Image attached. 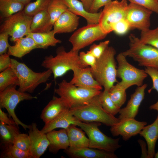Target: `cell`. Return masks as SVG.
<instances>
[{"instance_id":"obj_1","label":"cell","mask_w":158,"mask_h":158,"mask_svg":"<svg viewBox=\"0 0 158 158\" xmlns=\"http://www.w3.org/2000/svg\"><path fill=\"white\" fill-rule=\"evenodd\" d=\"M98 96L85 104L71 108V113L78 120L83 122H99L110 127L115 125L120 119L104 110Z\"/></svg>"},{"instance_id":"obj_2","label":"cell","mask_w":158,"mask_h":158,"mask_svg":"<svg viewBox=\"0 0 158 158\" xmlns=\"http://www.w3.org/2000/svg\"><path fill=\"white\" fill-rule=\"evenodd\" d=\"M79 51L72 49L66 51L61 46L56 49V55L46 56L43 61L42 66L51 71L54 79L61 77L68 71L81 67L79 62Z\"/></svg>"},{"instance_id":"obj_3","label":"cell","mask_w":158,"mask_h":158,"mask_svg":"<svg viewBox=\"0 0 158 158\" xmlns=\"http://www.w3.org/2000/svg\"><path fill=\"white\" fill-rule=\"evenodd\" d=\"M116 54L114 48L109 46L102 56L97 59L95 70H91L93 77L105 90L109 91L115 83L118 82L116 78Z\"/></svg>"},{"instance_id":"obj_4","label":"cell","mask_w":158,"mask_h":158,"mask_svg":"<svg viewBox=\"0 0 158 158\" xmlns=\"http://www.w3.org/2000/svg\"><path fill=\"white\" fill-rule=\"evenodd\" d=\"M129 38V48L122 52L123 55L132 58L140 66L158 70V49L143 43L133 34Z\"/></svg>"},{"instance_id":"obj_5","label":"cell","mask_w":158,"mask_h":158,"mask_svg":"<svg viewBox=\"0 0 158 158\" xmlns=\"http://www.w3.org/2000/svg\"><path fill=\"white\" fill-rule=\"evenodd\" d=\"M10 66L19 79L18 90L22 92L32 93L39 85L46 83L52 74L49 69L42 72H34L24 63L13 59H11Z\"/></svg>"},{"instance_id":"obj_6","label":"cell","mask_w":158,"mask_h":158,"mask_svg":"<svg viewBox=\"0 0 158 158\" xmlns=\"http://www.w3.org/2000/svg\"><path fill=\"white\" fill-rule=\"evenodd\" d=\"M99 122L85 123L78 120L76 125L84 131L88 137L89 147L114 152L121 146L119 143V138H113L104 134L99 129Z\"/></svg>"},{"instance_id":"obj_7","label":"cell","mask_w":158,"mask_h":158,"mask_svg":"<svg viewBox=\"0 0 158 158\" xmlns=\"http://www.w3.org/2000/svg\"><path fill=\"white\" fill-rule=\"evenodd\" d=\"M101 90L85 89L77 87L63 80L58 84L54 92L65 99L71 108L85 104L99 95Z\"/></svg>"},{"instance_id":"obj_8","label":"cell","mask_w":158,"mask_h":158,"mask_svg":"<svg viewBox=\"0 0 158 158\" xmlns=\"http://www.w3.org/2000/svg\"><path fill=\"white\" fill-rule=\"evenodd\" d=\"M126 57L122 52L119 54L116 57L118 63L116 77L121 79L118 83L126 90L134 85L141 86L148 75L145 70L137 68L130 64Z\"/></svg>"},{"instance_id":"obj_9","label":"cell","mask_w":158,"mask_h":158,"mask_svg":"<svg viewBox=\"0 0 158 158\" xmlns=\"http://www.w3.org/2000/svg\"><path fill=\"white\" fill-rule=\"evenodd\" d=\"M16 86L13 85L9 86L0 92V108L6 109L9 117L12 118L16 124L18 126L20 125L26 130L29 128L30 125H26L20 121L16 115L15 109L20 102L36 99L37 97L33 96L27 92L17 90Z\"/></svg>"},{"instance_id":"obj_10","label":"cell","mask_w":158,"mask_h":158,"mask_svg":"<svg viewBox=\"0 0 158 158\" xmlns=\"http://www.w3.org/2000/svg\"><path fill=\"white\" fill-rule=\"evenodd\" d=\"M128 4L127 0L111 1L101 12L98 24L103 32L107 35L113 31L116 23L125 19Z\"/></svg>"},{"instance_id":"obj_11","label":"cell","mask_w":158,"mask_h":158,"mask_svg":"<svg viewBox=\"0 0 158 158\" xmlns=\"http://www.w3.org/2000/svg\"><path fill=\"white\" fill-rule=\"evenodd\" d=\"M33 16L26 14L23 10L6 18L0 26V32H6L11 37L10 40L15 42L30 32Z\"/></svg>"},{"instance_id":"obj_12","label":"cell","mask_w":158,"mask_h":158,"mask_svg":"<svg viewBox=\"0 0 158 158\" xmlns=\"http://www.w3.org/2000/svg\"><path fill=\"white\" fill-rule=\"evenodd\" d=\"M107 34L104 33L99 24H87L76 30L69 39L73 50L79 51L95 41L104 38Z\"/></svg>"},{"instance_id":"obj_13","label":"cell","mask_w":158,"mask_h":158,"mask_svg":"<svg viewBox=\"0 0 158 158\" xmlns=\"http://www.w3.org/2000/svg\"><path fill=\"white\" fill-rule=\"evenodd\" d=\"M152 12L145 8L130 3L128 4L125 19L131 28L144 31L149 29Z\"/></svg>"},{"instance_id":"obj_14","label":"cell","mask_w":158,"mask_h":158,"mask_svg":"<svg viewBox=\"0 0 158 158\" xmlns=\"http://www.w3.org/2000/svg\"><path fill=\"white\" fill-rule=\"evenodd\" d=\"M147 124L145 121H138L135 118H124L111 126L110 130L113 136L120 135L123 140L127 141L139 134Z\"/></svg>"},{"instance_id":"obj_15","label":"cell","mask_w":158,"mask_h":158,"mask_svg":"<svg viewBox=\"0 0 158 158\" xmlns=\"http://www.w3.org/2000/svg\"><path fill=\"white\" fill-rule=\"evenodd\" d=\"M28 135L31 143L30 152L33 158H39L49 145L46 134L39 130L35 123L30 125Z\"/></svg>"},{"instance_id":"obj_16","label":"cell","mask_w":158,"mask_h":158,"mask_svg":"<svg viewBox=\"0 0 158 158\" xmlns=\"http://www.w3.org/2000/svg\"><path fill=\"white\" fill-rule=\"evenodd\" d=\"M72 71L73 77L69 82L71 84L85 89L99 90L102 89V86L93 77L90 67H78Z\"/></svg>"},{"instance_id":"obj_17","label":"cell","mask_w":158,"mask_h":158,"mask_svg":"<svg viewBox=\"0 0 158 158\" xmlns=\"http://www.w3.org/2000/svg\"><path fill=\"white\" fill-rule=\"evenodd\" d=\"M147 85L144 84L138 87L135 92L130 95L126 106L120 109L118 118L120 119L126 118H135L138 114L139 107L144 98L145 90Z\"/></svg>"},{"instance_id":"obj_18","label":"cell","mask_w":158,"mask_h":158,"mask_svg":"<svg viewBox=\"0 0 158 158\" xmlns=\"http://www.w3.org/2000/svg\"><path fill=\"white\" fill-rule=\"evenodd\" d=\"M71 107L64 99L54 96L52 99L43 110L40 118L47 124L51 121L65 111Z\"/></svg>"},{"instance_id":"obj_19","label":"cell","mask_w":158,"mask_h":158,"mask_svg":"<svg viewBox=\"0 0 158 158\" xmlns=\"http://www.w3.org/2000/svg\"><path fill=\"white\" fill-rule=\"evenodd\" d=\"M79 19L78 16L68 9L59 17L54 24L53 30L54 34L73 32L79 25Z\"/></svg>"},{"instance_id":"obj_20","label":"cell","mask_w":158,"mask_h":158,"mask_svg":"<svg viewBox=\"0 0 158 158\" xmlns=\"http://www.w3.org/2000/svg\"><path fill=\"white\" fill-rule=\"evenodd\" d=\"M64 152L71 158H116L114 153L89 147L76 149L68 148Z\"/></svg>"},{"instance_id":"obj_21","label":"cell","mask_w":158,"mask_h":158,"mask_svg":"<svg viewBox=\"0 0 158 158\" xmlns=\"http://www.w3.org/2000/svg\"><path fill=\"white\" fill-rule=\"evenodd\" d=\"M46 135L49 142L48 148L50 152L56 154L60 150H65L69 148V142L66 129L53 130Z\"/></svg>"},{"instance_id":"obj_22","label":"cell","mask_w":158,"mask_h":158,"mask_svg":"<svg viewBox=\"0 0 158 158\" xmlns=\"http://www.w3.org/2000/svg\"><path fill=\"white\" fill-rule=\"evenodd\" d=\"M14 45H9L8 53L19 58H21L33 50L39 49L34 40L31 37L25 36L17 39Z\"/></svg>"},{"instance_id":"obj_23","label":"cell","mask_w":158,"mask_h":158,"mask_svg":"<svg viewBox=\"0 0 158 158\" xmlns=\"http://www.w3.org/2000/svg\"><path fill=\"white\" fill-rule=\"evenodd\" d=\"M70 109L65 111L54 120L45 124L41 131L46 134L57 128L66 129L71 125H76L78 120L71 113Z\"/></svg>"},{"instance_id":"obj_24","label":"cell","mask_w":158,"mask_h":158,"mask_svg":"<svg viewBox=\"0 0 158 158\" xmlns=\"http://www.w3.org/2000/svg\"><path fill=\"white\" fill-rule=\"evenodd\" d=\"M139 134L144 138L146 142L148 158L154 157L156 143L158 139V114L153 122L145 126Z\"/></svg>"},{"instance_id":"obj_25","label":"cell","mask_w":158,"mask_h":158,"mask_svg":"<svg viewBox=\"0 0 158 158\" xmlns=\"http://www.w3.org/2000/svg\"><path fill=\"white\" fill-rule=\"evenodd\" d=\"M68 9L75 14L84 18L87 24H98L101 12L92 13L87 11L82 3L78 0H62Z\"/></svg>"},{"instance_id":"obj_26","label":"cell","mask_w":158,"mask_h":158,"mask_svg":"<svg viewBox=\"0 0 158 158\" xmlns=\"http://www.w3.org/2000/svg\"><path fill=\"white\" fill-rule=\"evenodd\" d=\"M76 126L71 125L66 129L69 142V148L76 149L89 147V140L86 136L85 133Z\"/></svg>"},{"instance_id":"obj_27","label":"cell","mask_w":158,"mask_h":158,"mask_svg":"<svg viewBox=\"0 0 158 158\" xmlns=\"http://www.w3.org/2000/svg\"><path fill=\"white\" fill-rule=\"evenodd\" d=\"M53 27L49 14L47 10H44L33 16L30 32H47L51 31Z\"/></svg>"},{"instance_id":"obj_28","label":"cell","mask_w":158,"mask_h":158,"mask_svg":"<svg viewBox=\"0 0 158 158\" xmlns=\"http://www.w3.org/2000/svg\"><path fill=\"white\" fill-rule=\"evenodd\" d=\"M53 30L47 32L28 33L25 36L32 38L39 47L46 49L50 46L54 47L61 42V41L56 38Z\"/></svg>"},{"instance_id":"obj_29","label":"cell","mask_w":158,"mask_h":158,"mask_svg":"<svg viewBox=\"0 0 158 158\" xmlns=\"http://www.w3.org/2000/svg\"><path fill=\"white\" fill-rule=\"evenodd\" d=\"M16 124L8 125L0 122V136L2 148L13 144L14 139L20 133Z\"/></svg>"},{"instance_id":"obj_30","label":"cell","mask_w":158,"mask_h":158,"mask_svg":"<svg viewBox=\"0 0 158 158\" xmlns=\"http://www.w3.org/2000/svg\"><path fill=\"white\" fill-rule=\"evenodd\" d=\"M25 5L18 0H0V12L2 18H7L23 10Z\"/></svg>"},{"instance_id":"obj_31","label":"cell","mask_w":158,"mask_h":158,"mask_svg":"<svg viewBox=\"0 0 158 158\" xmlns=\"http://www.w3.org/2000/svg\"><path fill=\"white\" fill-rule=\"evenodd\" d=\"M19 84L18 78L11 66L1 72L0 92L2 91L9 86L13 85L19 86Z\"/></svg>"},{"instance_id":"obj_32","label":"cell","mask_w":158,"mask_h":158,"mask_svg":"<svg viewBox=\"0 0 158 158\" xmlns=\"http://www.w3.org/2000/svg\"><path fill=\"white\" fill-rule=\"evenodd\" d=\"M68 9V7L62 0H51L47 10L53 25L59 17Z\"/></svg>"},{"instance_id":"obj_33","label":"cell","mask_w":158,"mask_h":158,"mask_svg":"<svg viewBox=\"0 0 158 158\" xmlns=\"http://www.w3.org/2000/svg\"><path fill=\"white\" fill-rule=\"evenodd\" d=\"M98 97L101 106L106 111L114 116L119 113L121 108L117 106L111 100L108 91L104 90L101 92Z\"/></svg>"},{"instance_id":"obj_34","label":"cell","mask_w":158,"mask_h":158,"mask_svg":"<svg viewBox=\"0 0 158 158\" xmlns=\"http://www.w3.org/2000/svg\"><path fill=\"white\" fill-rule=\"evenodd\" d=\"M1 158H33L31 154L24 151L13 144L2 148Z\"/></svg>"},{"instance_id":"obj_35","label":"cell","mask_w":158,"mask_h":158,"mask_svg":"<svg viewBox=\"0 0 158 158\" xmlns=\"http://www.w3.org/2000/svg\"><path fill=\"white\" fill-rule=\"evenodd\" d=\"M126 90L118 82L108 91L111 100L117 106L120 108L124 104L126 99Z\"/></svg>"},{"instance_id":"obj_36","label":"cell","mask_w":158,"mask_h":158,"mask_svg":"<svg viewBox=\"0 0 158 158\" xmlns=\"http://www.w3.org/2000/svg\"><path fill=\"white\" fill-rule=\"evenodd\" d=\"M51 0H36L25 6L23 10L27 15L33 16L37 13L47 10Z\"/></svg>"},{"instance_id":"obj_37","label":"cell","mask_w":158,"mask_h":158,"mask_svg":"<svg viewBox=\"0 0 158 158\" xmlns=\"http://www.w3.org/2000/svg\"><path fill=\"white\" fill-rule=\"evenodd\" d=\"M140 39L143 43L158 49V26L141 31Z\"/></svg>"},{"instance_id":"obj_38","label":"cell","mask_w":158,"mask_h":158,"mask_svg":"<svg viewBox=\"0 0 158 158\" xmlns=\"http://www.w3.org/2000/svg\"><path fill=\"white\" fill-rule=\"evenodd\" d=\"M80 64L82 68H85L90 66L92 70H95L97 59L89 51L86 52L82 51L79 53Z\"/></svg>"},{"instance_id":"obj_39","label":"cell","mask_w":158,"mask_h":158,"mask_svg":"<svg viewBox=\"0 0 158 158\" xmlns=\"http://www.w3.org/2000/svg\"><path fill=\"white\" fill-rule=\"evenodd\" d=\"M13 144L24 151L31 153L30 141L28 134L19 133L16 137Z\"/></svg>"},{"instance_id":"obj_40","label":"cell","mask_w":158,"mask_h":158,"mask_svg":"<svg viewBox=\"0 0 158 158\" xmlns=\"http://www.w3.org/2000/svg\"><path fill=\"white\" fill-rule=\"evenodd\" d=\"M109 40L101 42L98 44H93L90 47L89 51L97 59L99 58L109 47Z\"/></svg>"},{"instance_id":"obj_41","label":"cell","mask_w":158,"mask_h":158,"mask_svg":"<svg viewBox=\"0 0 158 158\" xmlns=\"http://www.w3.org/2000/svg\"><path fill=\"white\" fill-rule=\"evenodd\" d=\"M130 3L136 4L158 14V1L157 0H127Z\"/></svg>"},{"instance_id":"obj_42","label":"cell","mask_w":158,"mask_h":158,"mask_svg":"<svg viewBox=\"0 0 158 158\" xmlns=\"http://www.w3.org/2000/svg\"><path fill=\"white\" fill-rule=\"evenodd\" d=\"M131 28L129 24L125 19L116 23L113 28V31L119 35L125 34Z\"/></svg>"},{"instance_id":"obj_43","label":"cell","mask_w":158,"mask_h":158,"mask_svg":"<svg viewBox=\"0 0 158 158\" xmlns=\"http://www.w3.org/2000/svg\"><path fill=\"white\" fill-rule=\"evenodd\" d=\"M145 70L150 77L152 82V86L148 90V92L150 93L152 90L154 89L158 93V70L151 68H146Z\"/></svg>"},{"instance_id":"obj_44","label":"cell","mask_w":158,"mask_h":158,"mask_svg":"<svg viewBox=\"0 0 158 158\" xmlns=\"http://www.w3.org/2000/svg\"><path fill=\"white\" fill-rule=\"evenodd\" d=\"M9 36L6 32L0 33V55L6 53L10 45L8 41Z\"/></svg>"},{"instance_id":"obj_45","label":"cell","mask_w":158,"mask_h":158,"mask_svg":"<svg viewBox=\"0 0 158 158\" xmlns=\"http://www.w3.org/2000/svg\"><path fill=\"white\" fill-rule=\"evenodd\" d=\"M10 55L6 53L0 55V72L6 70L11 66V59Z\"/></svg>"},{"instance_id":"obj_46","label":"cell","mask_w":158,"mask_h":158,"mask_svg":"<svg viewBox=\"0 0 158 158\" xmlns=\"http://www.w3.org/2000/svg\"><path fill=\"white\" fill-rule=\"evenodd\" d=\"M111 1L112 0H94L90 12L92 13L97 12L100 8L104 6Z\"/></svg>"},{"instance_id":"obj_47","label":"cell","mask_w":158,"mask_h":158,"mask_svg":"<svg viewBox=\"0 0 158 158\" xmlns=\"http://www.w3.org/2000/svg\"><path fill=\"white\" fill-rule=\"evenodd\" d=\"M0 122L8 125L16 124L13 120L8 117L7 114L0 108Z\"/></svg>"},{"instance_id":"obj_48","label":"cell","mask_w":158,"mask_h":158,"mask_svg":"<svg viewBox=\"0 0 158 158\" xmlns=\"http://www.w3.org/2000/svg\"><path fill=\"white\" fill-rule=\"evenodd\" d=\"M79 1L82 3L85 9L90 12L94 0H79Z\"/></svg>"},{"instance_id":"obj_49","label":"cell","mask_w":158,"mask_h":158,"mask_svg":"<svg viewBox=\"0 0 158 158\" xmlns=\"http://www.w3.org/2000/svg\"><path fill=\"white\" fill-rule=\"evenodd\" d=\"M149 109L150 110H156L158 112V100L155 103L150 106Z\"/></svg>"},{"instance_id":"obj_50","label":"cell","mask_w":158,"mask_h":158,"mask_svg":"<svg viewBox=\"0 0 158 158\" xmlns=\"http://www.w3.org/2000/svg\"><path fill=\"white\" fill-rule=\"evenodd\" d=\"M19 2L23 4L25 6L30 2L31 0H18Z\"/></svg>"},{"instance_id":"obj_51","label":"cell","mask_w":158,"mask_h":158,"mask_svg":"<svg viewBox=\"0 0 158 158\" xmlns=\"http://www.w3.org/2000/svg\"><path fill=\"white\" fill-rule=\"evenodd\" d=\"M154 157L155 158H158V150L157 152L155 153L154 156Z\"/></svg>"},{"instance_id":"obj_52","label":"cell","mask_w":158,"mask_h":158,"mask_svg":"<svg viewBox=\"0 0 158 158\" xmlns=\"http://www.w3.org/2000/svg\"><path fill=\"white\" fill-rule=\"evenodd\" d=\"M158 1V0H157Z\"/></svg>"}]
</instances>
